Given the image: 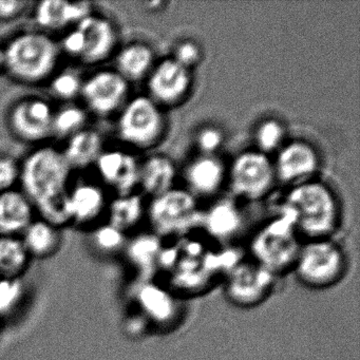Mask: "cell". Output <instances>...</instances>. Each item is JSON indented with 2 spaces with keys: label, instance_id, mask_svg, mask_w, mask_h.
<instances>
[{
  "label": "cell",
  "instance_id": "30",
  "mask_svg": "<svg viewBox=\"0 0 360 360\" xmlns=\"http://www.w3.org/2000/svg\"><path fill=\"white\" fill-rule=\"evenodd\" d=\"M92 241L100 252L112 255L125 248L126 233L110 223L98 225L92 233Z\"/></svg>",
  "mask_w": 360,
  "mask_h": 360
},
{
  "label": "cell",
  "instance_id": "24",
  "mask_svg": "<svg viewBox=\"0 0 360 360\" xmlns=\"http://www.w3.org/2000/svg\"><path fill=\"white\" fill-rule=\"evenodd\" d=\"M206 231L212 237L226 240L233 237L241 229V212L231 200H221L202 216Z\"/></svg>",
  "mask_w": 360,
  "mask_h": 360
},
{
  "label": "cell",
  "instance_id": "22",
  "mask_svg": "<svg viewBox=\"0 0 360 360\" xmlns=\"http://www.w3.org/2000/svg\"><path fill=\"white\" fill-rule=\"evenodd\" d=\"M155 54L150 46L142 41H134L124 46L115 58L117 71L129 83L149 75L153 68Z\"/></svg>",
  "mask_w": 360,
  "mask_h": 360
},
{
  "label": "cell",
  "instance_id": "12",
  "mask_svg": "<svg viewBox=\"0 0 360 360\" xmlns=\"http://www.w3.org/2000/svg\"><path fill=\"white\" fill-rule=\"evenodd\" d=\"M53 108L41 98L18 101L10 109L8 123L12 134L28 143H39L52 134Z\"/></svg>",
  "mask_w": 360,
  "mask_h": 360
},
{
  "label": "cell",
  "instance_id": "5",
  "mask_svg": "<svg viewBox=\"0 0 360 360\" xmlns=\"http://www.w3.org/2000/svg\"><path fill=\"white\" fill-rule=\"evenodd\" d=\"M347 255L332 238L307 240L301 244L292 266L297 281L313 290L334 288L347 271Z\"/></svg>",
  "mask_w": 360,
  "mask_h": 360
},
{
  "label": "cell",
  "instance_id": "6",
  "mask_svg": "<svg viewBox=\"0 0 360 360\" xmlns=\"http://www.w3.org/2000/svg\"><path fill=\"white\" fill-rule=\"evenodd\" d=\"M164 126L163 113L159 105L149 96H138L122 107L117 130L123 142L145 149L160 140Z\"/></svg>",
  "mask_w": 360,
  "mask_h": 360
},
{
  "label": "cell",
  "instance_id": "26",
  "mask_svg": "<svg viewBox=\"0 0 360 360\" xmlns=\"http://www.w3.org/2000/svg\"><path fill=\"white\" fill-rule=\"evenodd\" d=\"M124 250L130 264L139 273L150 276L155 266L161 264L164 248L157 233H141L127 242Z\"/></svg>",
  "mask_w": 360,
  "mask_h": 360
},
{
  "label": "cell",
  "instance_id": "13",
  "mask_svg": "<svg viewBox=\"0 0 360 360\" xmlns=\"http://www.w3.org/2000/svg\"><path fill=\"white\" fill-rule=\"evenodd\" d=\"M75 27L81 33L83 43L79 58L82 63L101 64L115 53L119 35L112 20L106 16L91 13Z\"/></svg>",
  "mask_w": 360,
  "mask_h": 360
},
{
  "label": "cell",
  "instance_id": "25",
  "mask_svg": "<svg viewBox=\"0 0 360 360\" xmlns=\"http://www.w3.org/2000/svg\"><path fill=\"white\" fill-rule=\"evenodd\" d=\"M174 179L176 167L165 155H153L140 165L139 184L155 198L172 189Z\"/></svg>",
  "mask_w": 360,
  "mask_h": 360
},
{
  "label": "cell",
  "instance_id": "34",
  "mask_svg": "<svg viewBox=\"0 0 360 360\" xmlns=\"http://www.w3.org/2000/svg\"><path fill=\"white\" fill-rule=\"evenodd\" d=\"M20 166L15 159L6 155H0V193L13 189L20 180Z\"/></svg>",
  "mask_w": 360,
  "mask_h": 360
},
{
  "label": "cell",
  "instance_id": "37",
  "mask_svg": "<svg viewBox=\"0 0 360 360\" xmlns=\"http://www.w3.org/2000/svg\"><path fill=\"white\" fill-rule=\"evenodd\" d=\"M28 6L24 0H0V20L7 22L18 18Z\"/></svg>",
  "mask_w": 360,
  "mask_h": 360
},
{
  "label": "cell",
  "instance_id": "23",
  "mask_svg": "<svg viewBox=\"0 0 360 360\" xmlns=\"http://www.w3.org/2000/svg\"><path fill=\"white\" fill-rule=\"evenodd\" d=\"M222 162L214 155H202L193 160L186 170V180L195 193L210 195L220 188L224 180Z\"/></svg>",
  "mask_w": 360,
  "mask_h": 360
},
{
  "label": "cell",
  "instance_id": "3",
  "mask_svg": "<svg viewBox=\"0 0 360 360\" xmlns=\"http://www.w3.org/2000/svg\"><path fill=\"white\" fill-rule=\"evenodd\" d=\"M8 75L20 83L35 85L52 77L60 60V45L47 33H18L4 47Z\"/></svg>",
  "mask_w": 360,
  "mask_h": 360
},
{
  "label": "cell",
  "instance_id": "8",
  "mask_svg": "<svg viewBox=\"0 0 360 360\" xmlns=\"http://www.w3.org/2000/svg\"><path fill=\"white\" fill-rule=\"evenodd\" d=\"M148 214L157 235L183 233L202 218L195 197L188 191L174 188L153 198Z\"/></svg>",
  "mask_w": 360,
  "mask_h": 360
},
{
  "label": "cell",
  "instance_id": "28",
  "mask_svg": "<svg viewBox=\"0 0 360 360\" xmlns=\"http://www.w3.org/2000/svg\"><path fill=\"white\" fill-rule=\"evenodd\" d=\"M144 212L143 199L138 193L117 195L108 206V223L126 231L139 224Z\"/></svg>",
  "mask_w": 360,
  "mask_h": 360
},
{
  "label": "cell",
  "instance_id": "10",
  "mask_svg": "<svg viewBox=\"0 0 360 360\" xmlns=\"http://www.w3.org/2000/svg\"><path fill=\"white\" fill-rule=\"evenodd\" d=\"M136 304L139 315L155 330H172L183 316L180 295L151 279L141 283L136 295Z\"/></svg>",
  "mask_w": 360,
  "mask_h": 360
},
{
  "label": "cell",
  "instance_id": "4",
  "mask_svg": "<svg viewBox=\"0 0 360 360\" xmlns=\"http://www.w3.org/2000/svg\"><path fill=\"white\" fill-rule=\"evenodd\" d=\"M301 244L292 214L281 208L250 240V259L280 277L292 271Z\"/></svg>",
  "mask_w": 360,
  "mask_h": 360
},
{
  "label": "cell",
  "instance_id": "33",
  "mask_svg": "<svg viewBox=\"0 0 360 360\" xmlns=\"http://www.w3.org/2000/svg\"><path fill=\"white\" fill-rule=\"evenodd\" d=\"M24 286L20 279L0 278V315L11 313L22 300Z\"/></svg>",
  "mask_w": 360,
  "mask_h": 360
},
{
  "label": "cell",
  "instance_id": "19",
  "mask_svg": "<svg viewBox=\"0 0 360 360\" xmlns=\"http://www.w3.org/2000/svg\"><path fill=\"white\" fill-rule=\"evenodd\" d=\"M34 207L22 191L0 193V236L18 237L34 218Z\"/></svg>",
  "mask_w": 360,
  "mask_h": 360
},
{
  "label": "cell",
  "instance_id": "21",
  "mask_svg": "<svg viewBox=\"0 0 360 360\" xmlns=\"http://www.w3.org/2000/svg\"><path fill=\"white\" fill-rule=\"evenodd\" d=\"M22 235L20 239L31 258H50L62 244L60 227L44 219L33 220Z\"/></svg>",
  "mask_w": 360,
  "mask_h": 360
},
{
  "label": "cell",
  "instance_id": "20",
  "mask_svg": "<svg viewBox=\"0 0 360 360\" xmlns=\"http://www.w3.org/2000/svg\"><path fill=\"white\" fill-rule=\"evenodd\" d=\"M103 153V139L100 132L94 129L81 130L67 139V144L62 151L71 169H84L96 163Z\"/></svg>",
  "mask_w": 360,
  "mask_h": 360
},
{
  "label": "cell",
  "instance_id": "7",
  "mask_svg": "<svg viewBox=\"0 0 360 360\" xmlns=\"http://www.w3.org/2000/svg\"><path fill=\"white\" fill-rule=\"evenodd\" d=\"M277 278L252 259L236 261L225 273L224 295L240 309L262 304L273 292Z\"/></svg>",
  "mask_w": 360,
  "mask_h": 360
},
{
  "label": "cell",
  "instance_id": "14",
  "mask_svg": "<svg viewBox=\"0 0 360 360\" xmlns=\"http://www.w3.org/2000/svg\"><path fill=\"white\" fill-rule=\"evenodd\" d=\"M147 86L150 94L149 98L158 105L176 104L191 89V70L174 58H167L153 67L149 73Z\"/></svg>",
  "mask_w": 360,
  "mask_h": 360
},
{
  "label": "cell",
  "instance_id": "1",
  "mask_svg": "<svg viewBox=\"0 0 360 360\" xmlns=\"http://www.w3.org/2000/svg\"><path fill=\"white\" fill-rule=\"evenodd\" d=\"M20 166L22 191L41 219L60 229L69 223L66 202L72 169L62 151L51 146L39 147Z\"/></svg>",
  "mask_w": 360,
  "mask_h": 360
},
{
  "label": "cell",
  "instance_id": "9",
  "mask_svg": "<svg viewBox=\"0 0 360 360\" xmlns=\"http://www.w3.org/2000/svg\"><path fill=\"white\" fill-rule=\"evenodd\" d=\"M274 164L260 151H244L231 164L229 179L233 193L248 200L264 197L273 186Z\"/></svg>",
  "mask_w": 360,
  "mask_h": 360
},
{
  "label": "cell",
  "instance_id": "15",
  "mask_svg": "<svg viewBox=\"0 0 360 360\" xmlns=\"http://www.w3.org/2000/svg\"><path fill=\"white\" fill-rule=\"evenodd\" d=\"M94 165L98 176L119 195L132 193L139 185L141 164L130 153L122 150H103Z\"/></svg>",
  "mask_w": 360,
  "mask_h": 360
},
{
  "label": "cell",
  "instance_id": "36",
  "mask_svg": "<svg viewBox=\"0 0 360 360\" xmlns=\"http://www.w3.org/2000/svg\"><path fill=\"white\" fill-rule=\"evenodd\" d=\"M223 143V134L218 128H203L197 136V144L205 155L216 153Z\"/></svg>",
  "mask_w": 360,
  "mask_h": 360
},
{
  "label": "cell",
  "instance_id": "31",
  "mask_svg": "<svg viewBox=\"0 0 360 360\" xmlns=\"http://www.w3.org/2000/svg\"><path fill=\"white\" fill-rule=\"evenodd\" d=\"M84 81L75 70H63L52 75L50 89L52 94L63 101H71L81 96Z\"/></svg>",
  "mask_w": 360,
  "mask_h": 360
},
{
  "label": "cell",
  "instance_id": "29",
  "mask_svg": "<svg viewBox=\"0 0 360 360\" xmlns=\"http://www.w3.org/2000/svg\"><path fill=\"white\" fill-rule=\"evenodd\" d=\"M88 113L77 105H68L54 111L52 120V134L60 139H69L73 134L85 129Z\"/></svg>",
  "mask_w": 360,
  "mask_h": 360
},
{
  "label": "cell",
  "instance_id": "18",
  "mask_svg": "<svg viewBox=\"0 0 360 360\" xmlns=\"http://www.w3.org/2000/svg\"><path fill=\"white\" fill-rule=\"evenodd\" d=\"M106 208L104 191L94 183L81 182L69 189L66 202L69 222L88 225L100 218Z\"/></svg>",
  "mask_w": 360,
  "mask_h": 360
},
{
  "label": "cell",
  "instance_id": "11",
  "mask_svg": "<svg viewBox=\"0 0 360 360\" xmlns=\"http://www.w3.org/2000/svg\"><path fill=\"white\" fill-rule=\"evenodd\" d=\"M129 83L117 70L96 71L84 81L81 96L91 112L108 117L125 105Z\"/></svg>",
  "mask_w": 360,
  "mask_h": 360
},
{
  "label": "cell",
  "instance_id": "17",
  "mask_svg": "<svg viewBox=\"0 0 360 360\" xmlns=\"http://www.w3.org/2000/svg\"><path fill=\"white\" fill-rule=\"evenodd\" d=\"M91 13L94 8L88 1L44 0L35 7L34 20L46 30H62L69 26L75 27Z\"/></svg>",
  "mask_w": 360,
  "mask_h": 360
},
{
  "label": "cell",
  "instance_id": "35",
  "mask_svg": "<svg viewBox=\"0 0 360 360\" xmlns=\"http://www.w3.org/2000/svg\"><path fill=\"white\" fill-rule=\"evenodd\" d=\"M201 58V50L198 44L193 41H184L176 46L174 60L191 70V67L198 64Z\"/></svg>",
  "mask_w": 360,
  "mask_h": 360
},
{
  "label": "cell",
  "instance_id": "16",
  "mask_svg": "<svg viewBox=\"0 0 360 360\" xmlns=\"http://www.w3.org/2000/svg\"><path fill=\"white\" fill-rule=\"evenodd\" d=\"M319 158L313 146L304 141H292L284 145L274 164L275 174L282 182H300L318 169Z\"/></svg>",
  "mask_w": 360,
  "mask_h": 360
},
{
  "label": "cell",
  "instance_id": "32",
  "mask_svg": "<svg viewBox=\"0 0 360 360\" xmlns=\"http://www.w3.org/2000/svg\"><path fill=\"white\" fill-rule=\"evenodd\" d=\"M284 134H285V130L278 120H265L258 126L255 134L258 151L265 155L275 151L281 146Z\"/></svg>",
  "mask_w": 360,
  "mask_h": 360
},
{
  "label": "cell",
  "instance_id": "2",
  "mask_svg": "<svg viewBox=\"0 0 360 360\" xmlns=\"http://www.w3.org/2000/svg\"><path fill=\"white\" fill-rule=\"evenodd\" d=\"M281 208L294 218L299 235L307 240L330 238L338 224V204L333 191L317 181H303L285 195Z\"/></svg>",
  "mask_w": 360,
  "mask_h": 360
},
{
  "label": "cell",
  "instance_id": "27",
  "mask_svg": "<svg viewBox=\"0 0 360 360\" xmlns=\"http://www.w3.org/2000/svg\"><path fill=\"white\" fill-rule=\"evenodd\" d=\"M31 257L20 237L0 236V278L20 279Z\"/></svg>",
  "mask_w": 360,
  "mask_h": 360
},
{
  "label": "cell",
  "instance_id": "38",
  "mask_svg": "<svg viewBox=\"0 0 360 360\" xmlns=\"http://www.w3.org/2000/svg\"><path fill=\"white\" fill-rule=\"evenodd\" d=\"M5 66V52L3 46H0V71L3 70Z\"/></svg>",
  "mask_w": 360,
  "mask_h": 360
}]
</instances>
